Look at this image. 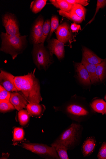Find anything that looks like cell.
Here are the masks:
<instances>
[{
  "mask_svg": "<svg viewBox=\"0 0 106 159\" xmlns=\"http://www.w3.org/2000/svg\"><path fill=\"white\" fill-rule=\"evenodd\" d=\"M36 69L28 74L15 77L14 83L18 91L29 103L39 104L42 100L39 82L35 75Z\"/></svg>",
  "mask_w": 106,
  "mask_h": 159,
  "instance_id": "6da1fadb",
  "label": "cell"
},
{
  "mask_svg": "<svg viewBox=\"0 0 106 159\" xmlns=\"http://www.w3.org/2000/svg\"><path fill=\"white\" fill-rule=\"evenodd\" d=\"M1 51L10 55L13 60L22 53L27 46V36L11 35L6 33L1 34Z\"/></svg>",
  "mask_w": 106,
  "mask_h": 159,
  "instance_id": "7a4b0ae2",
  "label": "cell"
},
{
  "mask_svg": "<svg viewBox=\"0 0 106 159\" xmlns=\"http://www.w3.org/2000/svg\"><path fill=\"white\" fill-rule=\"evenodd\" d=\"M81 133V125L73 123L52 143L51 146L70 149L78 142Z\"/></svg>",
  "mask_w": 106,
  "mask_h": 159,
  "instance_id": "3957f363",
  "label": "cell"
},
{
  "mask_svg": "<svg viewBox=\"0 0 106 159\" xmlns=\"http://www.w3.org/2000/svg\"><path fill=\"white\" fill-rule=\"evenodd\" d=\"M33 45L32 53L34 63L39 70L46 71L53 62V54L43 43Z\"/></svg>",
  "mask_w": 106,
  "mask_h": 159,
  "instance_id": "277c9868",
  "label": "cell"
},
{
  "mask_svg": "<svg viewBox=\"0 0 106 159\" xmlns=\"http://www.w3.org/2000/svg\"><path fill=\"white\" fill-rule=\"evenodd\" d=\"M23 148L43 157L59 159L54 147L37 143H24Z\"/></svg>",
  "mask_w": 106,
  "mask_h": 159,
  "instance_id": "5b68a950",
  "label": "cell"
},
{
  "mask_svg": "<svg viewBox=\"0 0 106 159\" xmlns=\"http://www.w3.org/2000/svg\"><path fill=\"white\" fill-rule=\"evenodd\" d=\"M2 20L7 34L11 35H21L18 22L14 14L6 13L3 16Z\"/></svg>",
  "mask_w": 106,
  "mask_h": 159,
  "instance_id": "8992f818",
  "label": "cell"
},
{
  "mask_svg": "<svg viewBox=\"0 0 106 159\" xmlns=\"http://www.w3.org/2000/svg\"><path fill=\"white\" fill-rule=\"evenodd\" d=\"M44 22L43 17L40 16L33 24L30 34V39L33 45L40 43L44 44L45 41L42 32Z\"/></svg>",
  "mask_w": 106,
  "mask_h": 159,
  "instance_id": "52a82bcc",
  "label": "cell"
},
{
  "mask_svg": "<svg viewBox=\"0 0 106 159\" xmlns=\"http://www.w3.org/2000/svg\"><path fill=\"white\" fill-rule=\"evenodd\" d=\"M48 42V48L50 52L55 55L58 60L63 59L65 54L64 43L55 39L49 40Z\"/></svg>",
  "mask_w": 106,
  "mask_h": 159,
  "instance_id": "ba28073f",
  "label": "cell"
},
{
  "mask_svg": "<svg viewBox=\"0 0 106 159\" xmlns=\"http://www.w3.org/2000/svg\"><path fill=\"white\" fill-rule=\"evenodd\" d=\"M15 77L12 75L3 70L0 73V84L9 92L18 91L14 83Z\"/></svg>",
  "mask_w": 106,
  "mask_h": 159,
  "instance_id": "9c48e42d",
  "label": "cell"
},
{
  "mask_svg": "<svg viewBox=\"0 0 106 159\" xmlns=\"http://www.w3.org/2000/svg\"><path fill=\"white\" fill-rule=\"evenodd\" d=\"M71 31L68 24L64 22L60 25L56 31V35L58 40L64 43L68 42L71 37Z\"/></svg>",
  "mask_w": 106,
  "mask_h": 159,
  "instance_id": "30bf717a",
  "label": "cell"
},
{
  "mask_svg": "<svg viewBox=\"0 0 106 159\" xmlns=\"http://www.w3.org/2000/svg\"><path fill=\"white\" fill-rule=\"evenodd\" d=\"M10 102L19 111L26 108L28 103L23 96L17 92L11 93Z\"/></svg>",
  "mask_w": 106,
  "mask_h": 159,
  "instance_id": "8fae6325",
  "label": "cell"
},
{
  "mask_svg": "<svg viewBox=\"0 0 106 159\" xmlns=\"http://www.w3.org/2000/svg\"><path fill=\"white\" fill-rule=\"evenodd\" d=\"M75 67L81 82L85 85L91 84L89 75L85 66L81 63H76Z\"/></svg>",
  "mask_w": 106,
  "mask_h": 159,
  "instance_id": "7c38bea8",
  "label": "cell"
},
{
  "mask_svg": "<svg viewBox=\"0 0 106 159\" xmlns=\"http://www.w3.org/2000/svg\"><path fill=\"white\" fill-rule=\"evenodd\" d=\"M96 141L94 137L87 138L83 143L82 152L84 157H88L92 154L95 148Z\"/></svg>",
  "mask_w": 106,
  "mask_h": 159,
  "instance_id": "4fadbf2b",
  "label": "cell"
},
{
  "mask_svg": "<svg viewBox=\"0 0 106 159\" xmlns=\"http://www.w3.org/2000/svg\"><path fill=\"white\" fill-rule=\"evenodd\" d=\"M26 109L30 116L40 117L45 111V107L39 103H29L27 105Z\"/></svg>",
  "mask_w": 106,
  "mask_h": 159,
  "instance_id": "5bb4252c",
  "label": "cell"
},
{
  "mask_svg": "<svg viewBox=\"0 0 106 159\" xmlns=\"http://www.w3.org/2000/svg\"><path fill=\"white\" fill-rule=\"evenodd\" d=\"M83 57L90 64L97 65L104 60L92 51L85 47H83Z\"/></svg>",
  "mask_w": 106,
  "mask_h": 159,
  "instance_id": "9a60e30c",
  "label": "cell"
},
{
  "mask_svg": "<svg viewBox=\"0 0 106 159\" xmlns=\"http://www.w3.org/2000/svg\"><path fill=\"white\" fill-rule=\"evenodd\" d=\"M81 63L85 66L89 75L91 82L93 84L97 83L99 81L96 73V65L88 63L83 57Z\"/></svg>",
  "mask_w": 106,
  "mask_h": 159,
  "instance_id": "2e32d148",
  "label": "cell"
},
{
  "mask_svg": "<svg viewBox=\"0 0 106 159\" xmlns=\"http://www.w3.org/2000/svg\"><path fill=\"white\" fill-rule=\"evenodd\" d=\"M67 111L71 115L77 116H84L87 115L89 112L81 106L76 104H71L66 108Z\"/></svg>",
  "mask_w": 106,
  "mask_h": 159,
  "instance_id": "e0dca14e",
  "label": "cell"
},
{
  "mask_svg": "<svg viewBox=\"0 0 106 159\" xmlns=\"http://www.w3.org/2000/svg\"><path fill=\"white\" fill-rule=\"evenodd\" d=\"M50 2L57 8L68 12H70L72 6L68 3L66 0H51Z\"/></svg>",
  "mask_w": 106,
  "mask_h": 159,
  "instance_id": "ac0fdd59",
  "label": "cell"
},
{
  "mask_svg": "<svg viewBox=\"0 0 106 159\" xmlns=\"http://www.w3.org/2000/svg\"><path fill=\"white\" fill-rule=\"evenodd\" d=\"M92 108L96 112L105 114L106 112V102L102 99H96L90 104Z\"/></svg>",
  "mask_w": 106,
  "mask_h": 159,
  "instance_id": "d6986e66",
  "label": "cell"
},
{
  "mask_svg": "<svg viewBox=\"0 0 106 159\" xmlns=\"http://www.w3.org/2000/svg\"><path fill=\"white\" fill-rule=\"evenodd\" d=\"M47 0H35L32 2L30 8L35 14L40 12L47 4Z\"/></svg>",
  "mask_w": 106,
  "mask_h": 159,
  "instance_id": "ffe728a7",
  "label": "cell"
},
{
  "mask_svg": "<svg viewBox=\"0 0 106 159\" xmlns=\"http://www.w3.org/2000/svg\"><path fill=\"white\" fill-rule=\"evenodd\" d=\"M96 73L99 80L102 81L106 75V59L96 65Z\"/></svg>",
  "mask_w": 106,
  "mask_h": 159,
  "instance_id": "44dd1931",
  "label": "cell"
},
{
  "mask_svg": "<svg viewBox=\"0 0 106 159\" xmlns=\"http://www.w3.org/2000/svg\"><path fill=\"white\" fill-rule=\"evenodd\" d=\"M58 12L59 13L60 15L73 21L74 23H80L84 20L73 12H68L60 10H58Z\"/></svg>",
  "mask_w": 106,
  "mask_h": 159,
  "instance_id": "7402d4cb",
  "label": "cell"
},
{
  "mask_svg": "<svg viewBox=\"0 0 106 159\" xmlns=\"http://www.w3.org/2000/svg\"><path fill=\"white\" fill-rule=\"evenodd\" d=\"M70 12H73L84 20L85 19L86 10L84 7L79 4H75L72 5Z\"/></svg>",
  "mask_w": 106,
  "mask_h": 159,
  "instance_id": "603a6c76",
  "label": "cell"
},
{
  "mask_svg": "<svg viewBox=\"0 0 106 159\" xmlns=\"http://www.w3.org/2000/svg\"><path fill=\"white\" fill-rule=\"evenodd\" d=\"M30 115L27 111L22 109L19 111L18 116L20 124L22 126L26 125L28 123Z\"/></svg>",
  "mask_w": 106,
  "mask_h": 159,
  "instance_id": "cb8c5ba5",
  "label": "cell"
},
{
  "mask_svg": "<svg viewBox=\"0 0 106 159\" xmlns=\"http://www.w3.org/2000/svg\"><path fill=\"white\" fill-rule=\"evenodd\" d=\"M15 109L10 101L0 100V112L1 113H5Z\"/></svg>",
  "mask_w": 106,
  "mask_h": 159,
  "instance_id": "d4e9b609",
  "label": "cell"
},
{
  "mask_svg": "<svg viewBox=\"0 0 106 159\" xmlns=\"http://www.w3.org/2000/svg\"><path fill=\"white\" fill-rule=\"evenodd\" d=\"M24 136L25 133L23 129L19 127L14 128L13 136V141H21L24 139Z\"/></svg>",
  "mask_w": 106,
  "mask_h": 159,
  "instance_id": "484cf974",
  "label": "cell"
},
{
  "mask_svg": "<svg viewBox=\"0 0 106 159\" xmlns=\"http://www.w3.org/2000/svg\"><path fill=\"white\" fill-rule=\"evenodd\" d=\"M59 26V20L58 17L56 16H53L52 17L51 21V31L49 34L47 40H50L53 33L57 30Z\"/></svg>",
  "mask_w": 106,
  "mask_h": 159,
  "instance_id": "4316f807",
  "label": "cell"
},
{
  "mask_svg": "<svg viewBox=\"0 0 106 159\" xmlns=\"http://www.w3.org/2000/svg\"><path fill=\"white\" fill-rule=\"evenodd\" d=\"M51 28V21L49 20H47L44 22L42 27V32L44 41L49 34Z\"/></svg>",
  "mask_w": 106,
  "mask_h": 159,
  "instance_id": "83f0119b",
  "label": "cell"
},
{
  "mask_svg": "<svg viewBox=\"0 0 106 159\" xmlns=\"http://www.w3.org/2000/svg\"><path fill=\"white\" fill-rule=\"evenodd\" d=\"M11 93L0 85V100L10 101Z\"/></svg>",
  "mask_w": 106,
  "mask_h": 159,
  "instance_id": "f1b7e54d",
  "label": "cell"
},
{
  "mask_svg": "<svg viewBox=\"0 0 106 159\" xmlns=\"http://www.w3.org/2000/svg\"><path fill=\"white\" fill-rule=\"evenodd\" d=\"M60 159H69L67 150L65 148L59 147H54Z\"/></svg>",
  "mask_w": 106,
  "mask_h": 159,
  "instance_id": "f546056e",
  "label": "cell"
},
{
  "mask_svg": "<svg viewBox=\"0 0 106 159\" xmlns=\"http://www.w3.org/2000/svg\"><path fill=\"white\" fill-rule=\"evenodd\" d=\"M106 5V0H98L96 5V8L94 15L91 20L87 24H90L95 19L96 14L100 8H103Z\"/></svg>",
  "mask_w": 106,
  "mask_h": 159,
  "instance_id": "4dcf8cb0",
  "label": "cell"
},
{
  "mask_svg": "<svg viewBox=\"0 0 106 159\" xmlns=\"http://www.w3.org/2000/svg\"><path fill=\"white\" fill-rule=\"evenodd\" d=\"M97 157L99 159H106V142L103 143L99 150Z\"/></svg>",
  "mask_w": 106,
  "mask_h": 159,
  "instance_id": "1f68e13d",
  "label": "cell"
},
{
  "mask_svg": "<svg viewBox=\"0 0 106 159\" xmlns=\"http://www.w3.org/2000/svg\"><path fill=\"white\" fill-rule=\"evenodd\" d=\"M66 1L72 6L75 4H79L83 6H86L89 4L88 0H66Z\"/></svg>",
  "mask_w": 106,
  "mask_h": 159,
  "instance_id": "d6a6232c",
  "label": "cell"
},
{
  "mask_svg": "<svg viewBox=\"0 0 106 159\" xmlns=\"http://www.w3.org/2000/svg\"><path fill=\"white\" fill-rule=\"evenodd\" d=\"M70 29L71 31L73 33L78 32L81 29V26L76 23H73L71 24Z\"/></svg>",
  "mask_w": 106,
  "mask_h": 159,
  "instance_id": "836d02e7",
  "label": "cell"
},
{
  "mask_svg": "<svg viewBox=\"0 0 106 159\" xmlns=\"http://www.w3.org/2000/svg\"><path fill=\"white\" fill-rule=\"evenodd\" d=\"M3 154H4V155L2 154L3 157L1 158V159H7L8 158L9 155V154L8 153L4 154V153H3Z\"/></svg>",
  "mask_w": 106,
  "mask_h": 159,
  "instance_id": "e575fe53",
  "label": "cell"
},
{
  "mask_svg": "<svg viewBox=\"0 0 106 159\" xmlns=\"http://www.w3.org/2000/svg\"><path fill=\"white\" fill-rule=\"evenodd\" d=\"M104 99L106 101V95L105 96V97H104Z\"/></svg>",
  "mask_w": 106,
  "mask_h": 159,
  "instance_id": "d590c367",
  "label": "cell"
},
{
  "mask_svg": "<svg viewBox=\"0 0 106 159\" xmlns=\"http://www.w3.org/2000/svg\"><path fill=\"white\" fill-rule=\"evenodd\" d=\"M105 114H106V113H105Z\"/></svg>",
  "mask_w": 106,
  "mask_h": 159,
  "instance_id": "8d00e7d4",
  "label": "cell"
}]
</instances>
